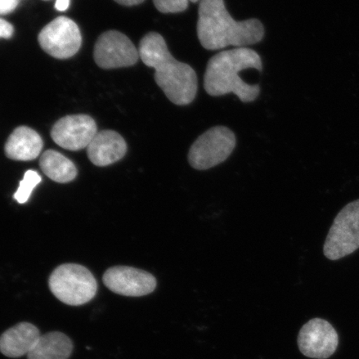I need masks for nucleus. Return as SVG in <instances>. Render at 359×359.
<instances>
[{
    "mask_svg": "<svg viewBox=\"0 0 359 359\" xmlns=\"http://www.w3.org/2000/svg\"><path fill=\"white\" fill-rule=\"evenodd\" d=\"M94 60L103 69H120L137 64L138 49L131 40L118 31L110 30L98 38L94 48Z\"/></svg>",
    "mask_w": 359,
    "mask_h": 359,
    "instance_id": "6e6552de",
    "label": "nucleus"
},
{
    "mask_svg": "<svg viewBox=\"0 0 359 359\" xmlns=\"http://www.w3.org/2000/svg\"><path fill=\"white\" fill-rule=\"evenodd\" d=\"M103 283L115 294L128 297L150 294L156 288V278L151 273L129 266L112 267L105 272Z\"/></svg>",
    "mask_w": 359,
    "mask_h": 359,
    "instance_id": "9b49d317",
    "label": "nucleus"
},
{
    "mask_svg": "<svg viewBox=\"0 0 359 359\" xmlns=\"http://www.w3.org/2000/svg\"><path fill=\"white\" fill-rule=\"evenodd\" d=\"M87 148L89 160L97 167L116 163L123 158L128 151L124 138L111 130L97 133Z\"/></svg>",
    "mask_w": 359,
    "mask_h": 359,
    "instance_id": "f8f14e48",
    "label": "nucleus"
},
{
    "mask_svg": "<svg viewBox=\"0 0 359 359\" xmlns=\"http://www.w3.org/2000/svg\"><path fill=\"white\" fill-rule=\"evenodd\" d=\"M198 1H199V0H193V3H197Z\"/></svg>",
    "mask_w": 359,
    "mask_h": 359,
    "instance_id": "5701e85b",
    "label": "nucleus"
},
{
    "mask_svg": "<svg viewBox=\"0 0 359 359\" xmlns=\"http://www.w3.org/2000/svg\"><path fill=\"white\" fill-rule=\"evenodd\" d=\"M359 249V200L350 202L337 215L324 245L327 259L338 260Z\"/></svg>",
    "mask_w": 359,
    "mask_h": 359,
    "instance_id": "423d86ee",
    "label": "nucleus"
},
{
    "mask_svg": "<svg viewBox=\"0 0 359 359\" xmlns=\"http://www.w3.org/2000/svg\"><path fill=\"white\" fill-rule=\"evenodd\" d=\"M193 0H154L156 10L163 13H182L187 10Z\"/></svg>",
    "mask_w": 359,
    "mask_h": 359,
    "instance_id": "a211bd4d",
    "label": "nucleus"
},
{
    "mask_svg": "<svg viewBox=\"0 0 359 359\" xmlns=\"http://www.w3.org/2000/svg\"><path fill=\"white\" fill-rule=\"evenodd\" d=\"M38 39L43 50L58 60L74 56L82 45L78 25L65 16L57 17L45 26Z\"/></svg>",
    "mask_w": 359,
    "mask_h": 359,
    "instance_id": "0eeeda50",
    "label": "nucleus"
},
{
    "mask_svg": "<svg viewBox=\"0 0 359 359\" xmlns=\"http://www.w3.org/2000/svg\"><path fill=\"white\" fill-rule=\"evenodd\" d=\"M44 1H47V0H44Z\"/></svg>",
    "mask_w": 359,
    "mask_h": 359,
    "instance_id": "b1692460",
    "label": "nucleus"
},
{
    "mask_svg": "<svg viewBox=\"0 0 359 359\" xmlns=\"http://www.w3.org/2000/svg\"><path fill=\"white\" fill-rule=\"evenodd\" d=\"M70 0H56L55 8L57 11L64 12L69 8Z\"/></svg>",
    "mask_w": 359,
    "mask_h": 359,
    "instance_id": "412c9836",
    "label": "nucleus"
},
{
    "mask_svg": "<svg viewBox=\"0 0 359 359\" xmlns=\"http://www.w3.org/2000/svg\"><path fill=\"white\" fill-rule=\"evenodd\" d=\"M15 32V28L6 20L0 18V39H11Z\"/></svg>",
    "mask_w": 359,
    "mask_h": 359,
    "instance_id": "aec40b11",
    "label": "nucleus"
},
{
    "mask_svg": "<svg viewBox=\"0 0 359 359\" xmlns=\"http://www.w3.org/2000/svg\"><path fill=\"white\" fill-rule=\"evenodd\" d=\"M298 346L304 356L326 359L339 346V335L330 323L322 318H313L300 330Z\"/></svg>",
    "mask_w": 359,
    "mask_h": 359,
    "instance_id": "1a4fd4ad",
    "label": "nucleus"
},
{
    "mask_svg": "<svg viewBox=\"0 0 359 359\" xmlns=\"http://www.w3.org/2000/svg\"><path fill=\"white\" fill-rule=\"evenodd\" d=\"M262 57L253 49L237 48L214 55L208 62L204 88L210 96L234 93L242 102H254L259 95V84L250 85L240 78L241 71L263 69Z\"/></svg>",
    "mask_w": 359,
    "mask_h": 359,
    "instance_id": "7ed1b4c3",
    "label": "nucleus"
},
{
    "mask_svg": "<svg viewBox=\"0 0 359 359\" xmlns=\"http://www.w3.org/2000/svg\"><path fill=\"white\" fill-rule=\"evenodd\" d=\"M40 336L37 327L30 323H20L0 336V352L8 358L28 355Z\"/></svg>",
    "mask_w": 359,
    "mask_h": 359,
    "instance_id": "ddd939ff",
    "label": "nucleus"
},
{
    "mask_svg": "<svg viewBox=\"0 0 359 359\" xmlns=\"http://www.w3.org/2000/svg\"><path fill=\"white\" fill-rule=\"evenodd\" d=\"M43 142L41 137L34 129L25 127L17 128L13 131L4 147L8 158L15 161H32L41 154Z\"/></svg>",
    "mask_w": 359,
    "mask_h": 359,
    "instance_id": "4468645a",
    "label": "nucleus"
},
{
    "mask_svg": "<svg viewBox=\"0 0 359 359\" xmlns=\"http://www.w3.org/2000/svg\"><path fill=\"white\" fill-rule=\"evenodd\" d=\"M114 1L124 6H134L142 4L145 0H114Z\"/></svg>",
    "mask_w": 359,
    "mask_h": 359,
    "instance_id": "4be33fe9",
    "label": "nucleus"
},
{
    "mask_svg": "<svg viewBox=\"0 0 359 359\" xmlns=\"http://www.w3.org/2000/svg\"><path fill=\"white\" fill-rule=\"evenodd\" d=\"M20 0H0V15H6L16 10Z\"/></svg>",
    "mask_w": 359,
    "mask_h": 359,
    "instance_id": "6ab92c4d",
    "label": "nucleus"
},
{
    "mask_svg": "<svg viewBox=\"0 0 359 359\" xmlns=\"http://www.w3.org/2000/svg\"><path fill=\"white\" fill-rule=\"evenodd\" d=\"M41 182L42 177L39 176L37 172L33 170H27L13 197L19 203H26L29 201L31 194H32L34 188Z\"/></svg>",
    "mask_w": 359,
    "mask_h": 359,
    "instance_id": "f3484780",
    "label": "nucleus"
},
{
    "mask_svg": "<svg viewBox=\"0 0 359 359\" xmlns=\"http://www.w3.org/2000/svg\"><path fill=\"white\" fill-rule=\"evenodd\" d=\"M236 145L235 133L226 127L217 126L196 139L190 148L188 161L194 169L208 170L224 163Z\"/></svg>",
    "mask_w": 359,
    "mask_h": 359,
    "instance_id": "39448f33",
    "label": "nucleus"
},
{
    "mask_svg": "<svg viewBox=\"0 0 359 359\" xmlns=\"http://www.w3.org/2000/svg\"><path fill=\"white\" fill-rule=\"evenodd\" d=\"M72 340L61 332H50L40 336L28 359H69L73 352Z\"/></svg>",
    "mask_w": 359,
    "mask_h": 359,
    "instance_id": "2eb2a0df",
    "label": "nucleus"
},
{
    "mask_svg": "<svg viewBox=\"0 0 359 359\" xmlns=\"http://www.w3.org/2000/svg\"><path fill=\"white\" fill-rule=\"evenodd\" d=\"M39 165L48 178L58 183L73 182L78 175V170L73 161L56 151L43 152L40 156Z\"/></svg>",
    "mask_w": 359,
    "mask_h": 359,
    "instance_id": "dca6fc26",
    "label": "nucleus"
},
{
    "mask_svg": "<svg viewBox=\"0 0 359 359\" xmlns=\"http://www.w3.org/2000/svg\"><path fill=\"white\" fill-rule=\"evenodd\" d=\"M49 289L61 302L79 306L91 302L97 291V283L87 268L77 264H65L52 273Z\"/></svg>",
    "mask_w": 359,
    "mask_h": 359,
    "instance_id": "20e7f679",
    "label": "nucleus"
},
{
    "mask_svg": "<svg viewBox=\"0 0 359 359\" xmlns=\"http://www.w3.org/2000/svg\"><path fill=\"white\" fill-rule=\"evenodd\" d=\"M97 133V124L91 116L69 115L53 125L51 137L56 144L65 149L79 151L88 147Z\"/></svg>",
    "mask_w": 359,
    "mask_h": 359,
    "instance_id": "9d476101",
    "label": "nucleus"
},
{
    "mask_svg": "<svg viewBox=\"0 0 359 359\" xmlns=\"http://www.w3.org/2000/svg\"><path fill=\"white\" fill-rule=\"evenodd\" d=\"M197 36L208 50L228 46L245 48L262 41L264 28L257 19L236 21L226 10L224 0H201Z\"/></svg>",
    "mask_w": 359,
    "mask_h": 359,
    "instance_id": "f03ea898",
    "label": "nucleus"
},
{
    "mask_svg": "<svg viewBox=\"0 0 359 359\" xmlns=\"http://www.w3.org/2000/svg\"><path fill=\"white\" fill-rule=\"evenodd\" d=\"M138 52L143 64L155 69L156 83L170 102L184 106L195 100L198 89L196 72L172 55L163 36L155 32L146 34Z\"/></svg>",
    "mask_w": 359,
    "mask_h": 359,
    "instance_id": "f257e3e1",
    "label": "nucleus"
}]
</instances>
